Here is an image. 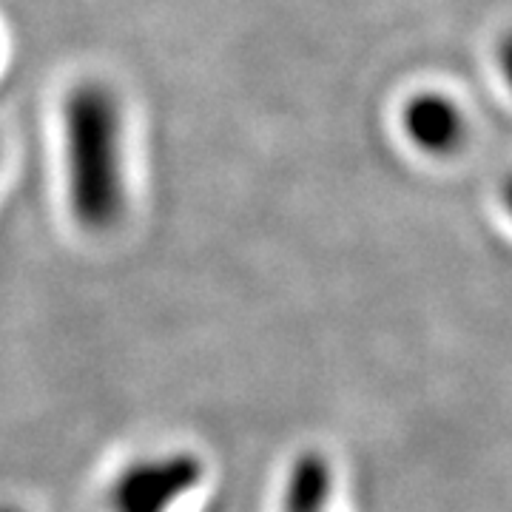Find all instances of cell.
<instances>
[{
	"instance_id": "1",
	"label": "cell",
	"mask_w": 512,
	"mask_h": 512,
	"mask_svg": "<svg viewBox=\"0 0 512 512\" xmlns=\"http://www.w3.org/2000/svg\"><path fill=\"white\" fill-rule=\"evenodd\" d=\"M69 205L80 225L106 231L126 211V117L117 92L83 80L63 100Z\"/></svg>"
},
{
	"instance_id": "2",
	"label": "cell",
	"mask_w": 512,
	"mask_h": 512,
	"mask_svg": "<svg viewBox=\"0 0 512 512\" xmlns=\"http://www.w3.org/2000/svg\"><path fill=\"white\" fill-rule=\"evenodd\" d=\"M200 461L188 453L148 458L126 470L111 490V512H171L200 481Z\"/></svg>"
},
{
	"instance_id": "3",
	"label": "cell",
	"mask_w": 512,
	"mask_h": 512,
	"mask_svg": "<svg viewBox=\"0 0 512 512\" xmlns=\"http://www.w3.org/2000/svg\"><path fill=\"white\" fill-rule=\"evenodd\" d=\"M404 131L407 137L430 154H447L464 137L461 111L441 94H419L404 106Z\"/></svg>"
},
{
	"instance_id": "4",
	"label": "cell",
	"mask_w": 512,
	"mask_h": 512,
	"mask_svg": "<svg viewBox=\"0 0 512 512\" xmlns=\"http://www.w3.org/2000/svg\"><path fill=\"white\" fill-rule=\"evenodd\" d=\"M330 467L316 453H305L293 464L285 493V512H328Z\"/></svg>"
},
{
	"instance_id": "5",
	"label": "cell",
	"mask_w": 512,
	"mask_h": 512,
	"mask_svg": "<svg viewBox=\"0 0 512 512\" xmlns=\"http://www.w3.org/2000/svg\"><path fill=\"white\" fill-rule=\"evenodd\" d=\"M504 69H507V77H510L512 83V40L507 43V52H504Z\"/></svg>"
},
{
	"instance_id": "6",
	"label": "cell",
	"mask_w": 512,
	"mask_h": 512,
	"mask_svg": "<svg viewBox=\"0 0 512 512\" xmlns=\"http://www.w3.org/2000/svg\"><path fill=\"white\" fill-rule=\"evenodd\" d=\"M507 208H510V214H512V183L510 188H507Z\"/></svg>"
},
{
	"instance_id": "7",
	"label": "cell",
	"mask_w": 512,
	"mask_h": 512,
	"mask_svg": "<svg viewBox=\"0 0 512 512\" xmlns=\"http://www.w3.org/2000/svg\"><path fill=\"white\" fill-rule=\"evenodd\" d=\"M0 512H15V510H0Z\"/></svg>"
}]
</instances>
